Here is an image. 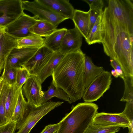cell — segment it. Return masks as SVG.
I'll use <instances>...</instances> for the list:
<instances>
[{
  "mask_svg": "<svg viewBox=\"0 0 133 133\" xmlns=\"http://www.w3.org/2000/svg\"><path fill=\"white\" fill-rule=\"evenodd\" d=\"M67 30L65 28L57 29L51 35L44 38L43 46L53 52L58 51Z\"/></svg>",
  "mask_w": 133,
  "mask_h": 133,
  "instance_id": "cell-21",
  "label": "cell"
},
{
  "mask_svg": "<svg viewBox=\"0 0 133 133\" xmlns=\"http://www.w3.org/2000/svg\"><path fill=\"white\" fill-rule=\"evenodd\" d=\"M44 93L42 104L48 102L54 97L70 103L69 97L67 94L63 90L56 86L52 81L48 89L44 91Z\"/></svg>",
  "mask_w": 133,
  "mask_h": 133,
  "instance_id": "cell-25",
  "label": "cell"
},
{
  "mask_svg": "<svg viewBox=\"0 0 133 133\" xmlns=\"http://www.w3.org/2000/svg\"><path fill=\"white\" fill-rule=\"evenodd\" d=\"M17 46L16 39L5 32L0 39V70L3 69L8 56Z\"/></svg>",
  "mask_w": 133,
  "mask_h": 133,
  "instance_id": "cell-15",
  "label": "cell"
},
{
  "mask_svg": "<svg viewBox=\"0 0 133 133\" xmlns=\"http://www.w3.org/2000/svg\"><path fill=\"white\" fill-rule=\"evenodd\" d=\"M2 70H0V75L1 74V72Z\"/></svg>",
  "mask_w": 133,
  "mask_h": 133,
  "instance_id": "cell-40",
  "label": "cell"
},
{
  "mask_svg": "<svg viewBox=\"0 0 133 133\" xmlns=\"http://www.w3.org/2000/svg\"><path fill=\"white\" fill-rule=\"evenodd\" d=\"M102 43L104 52L116 61L127 76L133 75V22L113 16L105 7L102 13Z\"/></svg>",
  "mask_w": 133,
  "mask_h": 133,
  "instance_id": "cell-1",
  "label": "cell"
},
{
  "mask_svg": "<svg viewBox=\"0 0 133 133\" xmlns=\"http://www.w3.org/2000/svg\"><path fill=\"white\" fill-rule=\"evenodd\" d=\"M23 10L30 11L37 16L38 19L49 22L58 26L66 19L56 13L39 2L38 0L32 1L22 0Z\"/></svg>",
  "mask_w": 133,
  "mask_h": 133,
  "instance_id": "cell-6",
  "label": "cell"
},
{
  "mask_svg": "<svg viewBox=\"0 0 133 133\" xmlns=\"http://www.w3.org/2000/svg\"><path fill=\"white\" fill-rule=\"evenodd\" d=\"M121 127L125 128L121 125L101 126L92 122L84 133H115L118 131Z\"/></svg>",
  "mask_w": 133,
  "mask_h": 133,
  "instance_id": "cell-28",
  "label": "cell"
},
{
  "mask_svg": "<svg viewBox=\"0 0 133 133\" xmlns=\"http://www.w3.org/2000/svg\"><path fill=\"white\" fill-rule=\"evenodd\" d=\"M65 55L59 51L53 52L46 65L37 76L41 84L48 77L52 76L54 69Z\"/></svg>",
  "mask_w": 133,
  "mask_h": 133,
  "instance_id": "cell-19",
  "label": "cell"
},
{
  "mask_svg": "<svg viewBox=\"0 0 133 133\" xmlns=\"http://www.w3.org/2000/svg\"><path fill=\"white\" fill-rule=\"evenodd\" d=\"M22 88L18 87L16 84L14 85L9 86L5 103L6 116L9 121L11 120Z\"/></svg>",
  "mask_w": 133,
  "mask_h": 133,
  "instance_id": "cell-17",
  "label": "cell"
},
{
  "mask_svg": "<svg viewBox=\"0 0 133 133\" xmlns=\"http://www.w3.org/2000/svg\"><path fill=\"white\" fill-rule=\"evenodd\" d=\"M53 52L43 46L39 48L33 56L22 66L25 68L30 75L37 76L46 65Z\"/></svg>",
  "mask_w": 133,
  "mask_h": 133,
  "instance_id": "cell-10",
  "label": "cell"
},
{
  "mask_svg": "<svg viewBox=\"0 0 133 133\" xmlns=\"http://www.w3.org/2000/svg\"><path fill=\"white\" fill-rule=\"evenodd\" d=\"M89 11L85 12L75 9L72 20L75 27L86 39L88 36L89 26Z\"/></svg>",
  "mask_w": 133,
  "mask_h": 133,
  "instance_id": "cell-16",
  "label": "cell"
},
{
  "mask_svg": "<svg viewBox=\"0 0 133 133\" xmlns=\"http://www.w3.org/2000/svg\"><path fill=\"white\" fill-rule=\"evenodd\" d=\"M98 109L95 103H78L58 123L57 133H84L92 123Z\"/></svg>",
  "mask_w": 133,
  "mask_h": 133,
  "instance_id": "cell-3",
  "label": "cell"
},
{
  "mask_svg": "<svg viewBox=\"0 0 133 133\" xmlns=\"http://www.w3.org/2000/svg\"><path fill=\"white\" fill-rule=\"evenodd\" d=\"M9 86L5 82L0 95V126L4 125L9 122L6 116L5 103Z\"/></svg>",
  "mask_w": 133,
  "mask_h": 133,
  "instance_id": "cell-27",
  "label": "cell"
},
{
  "mask_svg": "<svg viewBox=\"0 0 133 133\" xmlns=\"http://www.w3.org/2000/svg\"><path fill=\"white\" fill-rule=\"evenodd\" d=\"M57 26L43 20L38 19L30 29L32 34L41 37H47L54 32Z\"/></svg>",
  "mask_w": 133,
  "mask_h": 133,
  "instance_id": "cell-23",
  "label": "cell"
},
{
  "mask_svg": "<svg viewBox=\"0 0 133 133\" xmlns=\"http://www.w3.org/2000/svg\"><path fill=\"white\" fill-rule=\"evenodd\" d=\"M6 32V26H0V39Z\"/></svg>",
  "mask_w": 133,
  "mask_h": 133,
  "instance_id": "cell-36",
  "label": "cell"
},
{
  "mask_svg": "<svg viewBox=\"0 0 133 133\" xmlns=\"http://www.w3.org/2000/svg\"><path fill=\"white\" fill-rule=\"evenodd\" d=\"M112 79L111 73L104 71L85 89L82 97L84 101L91 103L99 99L109 89Z\"/></svg>",
  "mask_w": 133,
  "mask_h": 133,
  "instance_id": "cell-5",
  "label": "cell"
},
{
  "mask_svg": "<svg viewBox=\"0 0 133 133\" xmlns=\"http://www.w3.org/2000/svg\"><path fill=\"white\" fill-rule=\"evenodd\" d=\"M124 81V90L121 101L126 103L133 104V76H125L122 78Z\"/></svg>",
  "mask_w": 133,
  "mask_h": 133,
  "instance_id": "cell-26",
  "label": "cell"
},
{
  "mask_svg": "<svg viewBox=\"0 0 133 133\" xmlns=\"http://www.w3.org/2000/svg\"><path fill=\"white\" fill-rule=\"evenodd\" d=\"M17 123L11 120L7 123L0 126V133H15Z\"/></svg>",
  "mask_w": 133,
  "mask_h": 133,
  "instance_id": "cell-31",
  "label": "cell"
},
{
  "mask_svg": "<svg viewBox=\"0 0 133 133\" xmlns=\"http://www.w3.org/2000/svg\"><path fill=\"white\" fill-rule=\"evenodd\" d=\"M5 81L1 76L0 77V95L3 85L5 83Z\"/></svg>",
  "mask_w": 133,
  "mask_h": 133,
  "instance_id": "cell-38",
  "label": "cell"
},
{
  "mask_svg": "<svg viewBox=\"0 0 133 133\" xmlns=\"http://www.w3.org/2000/svg\"><path fill=\"white\" fill-rule=\"evenodd\" d=\"M28 70L23 66L16 68V84L19 88L23 86L30 76Z\"/></svg>",
  "mask_w": 133,
  "mask_h": 133,
  "instance_id": "cell-29",
  "label": "cell"
},
{
  "mask_svg": "<svg viewBox=\"0 0 133 133\" xmlns=\"http://www.w3.org/2000/svg\"><path fill=\"white\" fill-rule=\"evenodd\" d=\"M21 0H0V26H6L23 13Z\"/></svg>",
  "mask_w": 133,
  "mask_h": 133,
  "instance_id": "cell-8",
  "label": "cell"
},
{
  "mask_svg": "<svg viewBox=\"0 0 133 133\" xmlns=\"http://www.w3.org/2000/svg\"><path fill=\"white\" fill-rule=\"evenodd\" d=\"M37 76L31 75L22 86L23 94L28 103L36 107L42 104L44 91Z\"/></svg>",
  "mask_w": 133,
  "mask_h": 133,
  "instance_id": "cell-9",
  "label": "cell"
},
{
  "mask_svg": "<svg viewBox=\"0 0 133 133\" xmlns=\"http://www.w3.org/2000/svg\"><path fill=\"white\" fill-rule=\"evenodd\" d=\"M54 12L66 19H72L75 11L68 0H38Z\"/></svg>",
  "mask_w": 133,
  "mask_h": 133,
  "instance_id": "cell-14",
  "label": "cell"
},
{
  "mask_svg": "<svg viewBox=\"0 0 133 133\" xmlns=\"http://www.w3.org/2000/svg\"><path fill=\"white\" fill-rule=\"evenodd\" d=\"M44 40L42 37L32 34L16 39V48H39L43 46Z\"/></svg>",
  "mask_w": 133,
  "mask_h": 133,
  "instance_id": "cell-24",
  "label": "cell"
},
{
  "mask_svg": "<svg viewBox=\"0 0 133 133\" xmlns=\"http://www.w3.org/2000/svg\"><path fill=\"white\" fill-rule=\"evenodd\" d=\"M89 5L90 9L95 10L100 12L103 11L104 3L102 0H84Z\"/></svg>",
  "mask_w": 133,
  "mask_h": 133,
  "instance_id": "cell-32",
  "label": "cell"
},
{
  "mask_svg": "<svg viewBox=\"0 0 133 133\" xmlns=\"http://www.w3.org/2000/svg\"><path fill=\"white\" fill-rule=\"evenodd\" d=\"M85 56L81 49L67 53L53 70L52 81L67 94L70 103L81 99L85 89Z\"/></svg>",
  "mask_w": 133,
  "mask_h": 133,
  "instance_id": "cell-2",
  "label": "cell"
},
{
  "mask_svg": "<svg viewBox=\"0 0 133 133\" xmlns=\"http://www.w3.org/2000/svg\"><path fill=\"white\" fill-rule=\"evenodd\" d=\"M104 71L103 67L95 65L91 58L85 55L84 61L85 88L89 86L96 77Z\"/></svg>",
  "mask_w": 133,
  "mask_h": 133,
  "instance_id": "cell-18",
  "label": "cell"
},
{
  "mask_svg": "<svg viewBox=\"0 0 133 133\" xmlns=\"http://www.w3.org/2000/svg\"><path fill=\"white\" fill-rule=\"evenodd\" d=\"M92 123L96 125L104 126L121 125L125 128L127 127L130 121L122 112L109 114L102 112L96 114Z\"/></svg>",
  "mask_w": 133,
  "mask_h": 133,
  "instance_id": "cell-13",
  "label": "cell"
},
{
  "mask_svg": "<svg viewBox=\"0 0 133 133\" xmlns=\"http://www.w3.org/2000/svg\"><path fill=\"white\" fill-rule=\"evenodd\" d=\"M38 19L37 16H31L24 13L6 26V32L16 39L32 34L30 29Z\"/></svg>",
  "mask_w": 133,
  "mask_h": 133,
  "instance_id": "cell-7",
  "label": "cell"
},
{
  "mask_svg": "<svg viewBox=\"0 0 133 133\" xmlns=\"http://www.w3.org/2000/svg\"><path fill=\"white\" fill-rule=\"evenodd\" d=\"M133 121H130V123L127 127L129 129L128 133H133Z\"/></svg>",
  "mask_w": 133,
  "mask_h": 133,
  "instance_id": "cell-37",
  "label": "cell"
},
{
  "mask_svg": "<svg viewBox=\"0 0 133 133\" xmlns=\"http://www.w3.org/2000/svg\"><path fill=\"white\" fill-rule=\"evenodd\" d=\"M30 108V105L25 100L22 89L11 120L16 122L17 124L21 122L28 115Z\"/></svg>",
  "mask_w": 133,
  "mask_h": 133,
  "instance_id": "cell-20",
  "label": "cell"
},
{
  "mask_svg": "<svg viewBox=\"0 0 133 133\" xmlns=\"http://www.w3.org/2000/svg\"><path fill=\"white\" fill-rule=\"evenodd\" d=\"M59 128V123L46 126L40 133H57Z\"/></svg>",
  "mask_w": 133,
  "mask_h": 133,
  "instance_id": "cell-35",
  "label": "cell"
},
{
  "mask_svg": "<svg viewBox=\"0 0 133 133\" xmlns=\"http://www.w3.org/2000/svg\"><path fill=\"white\" fill-rule=\"evenodd\" d=\"M102 12L98 17L87 38L85 39L89 45L102 42L103 30Z\"/></svg>",
  "mask_w": 133,
  "mask_h": 133,
  "instance_id": "cell-22",
  "label": "cell"
},
{
  "mask_svg": "<svg viewBox=\"0 0 133 133\" xmlns=\"http://www.w3.org/2000/svg\"><path fill=\"white\" fill-rule=\"evenodd\" d=\"M1 76L5 83L9 86L14 85L16 84V68H11L3 69Z\"/></svg>",
  "mask_w": 133,
  "mask_h": 133,
  "instance_id": "cell-30",
  "label": "cell"
},
{
  "mask_svg": "<svg viewBox=\"0 0 133 133\" xmlns=\"http://www.w3.org/2000/svg\"><path fill=\"white\" fill-rule=\"evenodd\" d=\"M111 74L116 78H117L119 77L118 74L114 69L112 70H111Z\"/></svg>",
  "mask_w": 133,
  "mask_h": 133,
  "instance_id": "cell-39",
  "label": "cell"
},
{
  "mask_svg": "<svg viewBox=\"0 0 133 133\" xmlns=\"http://www.w3.org/2000/svg\"><path fill=\"white\" fill-rule=\"evenodd\" d=\"M39 48H14L7 58L3 69L22 66L33 56Z\"/></svg>",
  "mask_w": 133,
  "mask_h": 133,
  "instance_id": "cell-11",
  "label": "cell"
},
{
  "mask_svg": "<svg viewBox=\"0 0 133 133\" xmlns=\"http://www.w3.org/2000/svg\"><path fill=\"white\" fill-rule=\"evenodd\" d=\"M110 64L118 74L119 77L122 78L125 75L120 65L115 60L110 59Z\"/></svg>",
  "mask_w": 133,
  "mask_h": 133,
  "instance_id": "cell-34",
  "label": "cell"
},
{
  "mask_svg": "<svg viewBox=\"0 0 133 133\" xmlns=\"http://www.w3.org/2000/svg\"><path fill=\"white\" fill-rule=\"evenodd\" d=\"M89 15L88 35L95 24L98 17L103 12H100L95 10H89Z\"/></svg>",
  "mask_w": 133,
  "mask_h": 133,
  "instance_id": "cell-33",
  "label": "cell"
},
{
  "mask_svg": "<svg viewBox=\"0 0 133 133\" xmlns=\"http://www.w3.org/2000/svg\"><path fill=\"white\" fill-rule=\"evenodd\" d=\"M82 37L75 27L74 28L68 29L58 51L65 54L80 49L82 43Z\"/></svg>",
  "mask_w": 133,
  "mask_h": 133,
  "instance_id": "cell-12",
  "label": "cell"
},
{
  "mask_svg": "<svg viewBox=\"0 0 133 133\" xmlns=\"http://www.w3.org/2000/svg\"><path fill=\"white\" fill-rule=\"evenodd\" d=\"M64 102L59 101L48 102L36 107L30 105L29 112L26 117L17 124L15 133H29L35 125L45 115Z\"/></svg>",
  "mask_w": 133,
  "mask_h": 133,
  "instance_id": "cell-4",
  "label": "cell"
}]
</instances>
